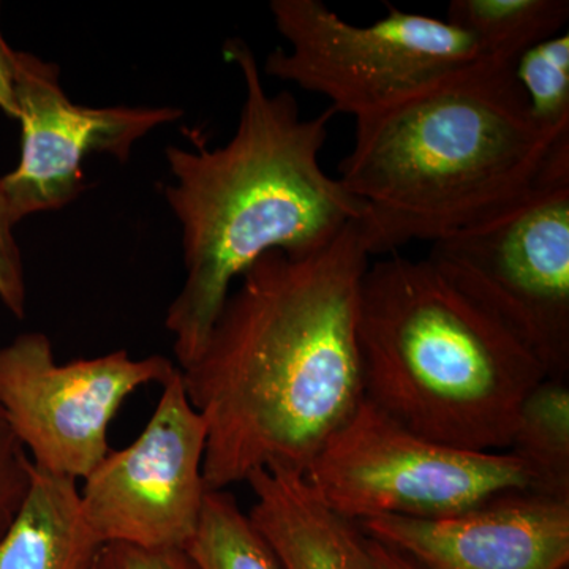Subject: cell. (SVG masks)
Instances as JSON below:
<instances>
[{
    "instance_id": "obj_1",
    "label": "cell",
    "mask_w": 569,
    "mask_h": 569,
    "mask_svg": "<svg viewBox=\"0 0 569 569\" xmlns=\"http://www.w3.org/2000/svg\"><path fill=\"white\" fill-rule=\"evenodd\" d=\"M369 244L359 222L309 253H266L236 282L181 370L208 426V490L264 468L302 475L365 400L358 317Z\"/></svg>"
},
{
    "instance_id": "obj_2",
    "label": "cell",
    "mask_w": 569,
    "mask_h": 569,
    "mask_svg": "<svg viewBox=\"0 0 569 569\" xmlns=\"http://www.w3.org/2000/svg\"><path fill=\"white\" fill-rule=\"evenodd\" d=\"M223 52L246 89L233 138L164 152L174 178L164 198L182 228L187 272L164 318L179 369L203 351L236 282L261 257L323 249L365 212L320 163L336 112L305 118L291 92L268 93L244 40Z\"/></svg>"
},
{
    "instance_id": "obj_3",
    "label": "cell",
    "mask_w": 569,
    "mask_h": 569,
    "mask_svg": "<svg viewBox=\"0 0 569 569\" xmlns=\"http://www.w3.org/2000/svg\"><path fill=\"white\" fill-rule=\"evenodd\" d=\"M339 181L372 257L437 242L529 192L569 133L531 118L515 66L485 58L355 121Z\"/></svg>"
},
{
    "instance_id": "obj_4",
    "label": "cell",
    "mask_w": 569,
    "mask_h": 569,
    "mask_svg": "<svg viewBox=\"0 0 569 569\" xmlns=\"http://www.w3.org/2000/svg\"><path fill=\"white\" fill-rule=\"evenodd\" d=\"M358 336L366 399L411 432L466 451H507L523 400L548 378L429 258L370 261Z\"/></svg>"
},
{
    "instance_id": "obj_5",
    "label": "cell",
    "mask_w": 569,
    "mask_h": 569,
    "mask_svg": "<svg viewBox=\"0 0 569 569\" xmlns=\"http://www.w3.org/2000/svg\"><path fill=\"white\" fill-rule=\"evenodd\" d=\"M430 261L545 367L569 378V137L508 208L433 242Z\"/></svg>"
},
{
    "instance_id": "obj_6",
    "label": "cell",
    "mask_w": 569,
    "mask_h": 569,
    "mask_svg": "<svg viewBox=\"0 0 569 569\" xmlns=\"http://www.w3.org/2000/svg\"><path fill=\"white\" fill-rule=\"evenodd\" d=\"M269 10L290 50L268 54L264 73L325 97L355 121L486 58L451 22L395 6L369 26L351 24L321 0H272Z\"/></svg>"
},
{
    "instance_id": "obj_7",
    "label": "cell",
    "mask_w": 569,
    "mask_h": 569,
    "mask_svg": "<svg viewBox=\"0 0 569 569\" xmlns=\"http://www.w3.org/2000/svg\"><path fill=\"white\" fill-rule=\"evenodd\" d=\"M302 478L326 508L351 522L396 516L440 519L530 490L511 452H473L418 436L362 400Z\"/></svg>"
},
{
    "instance_id": "obj_8",
    "label": "cell",
    "mask_w": 569,
    "mask_h": 569,
    "mask_svg": "<svg viewBox=\"0 0 569 569\" xmlns=\"http://www.w3.org/2000/svg\"><path fill=\"white\" fill-rule=\"evenodd\" d=\"M178 369L126 350L59 365L47 336L26 332L0 347V411L33 466L84 481L110 455L108 430L123 402Z\"/></svg>"
},
{
    "instance_id": "obj_9",
    "label": "cell",
    "mask_w": 569,
    "mask_h": 569,
    "mask_svg": "<svg viewBox=\"0 0 569 569\" xmlns=\"http://www.w3.org/2000/svg\"><path fill=\"white\" fill-rule=\"evenodd\" d=\"M206 441L208 426L190 403L178 369L162 385L137 440L110 451L82 481V518L97 542L183 549L208 492Z\"/></svg>"
},
{
    "instance_id": "obj_10",
    "label": "cell",
    "mask_w": 569,
    "mask_h": 569,
    "mask_svg": "<svg viewBox=\"0 0 569 569\" xmlns=\"http://www.w3.org/2000/svg\"><path fill=\"white\" fill-rule=\"evenodd\" d=\"M14 97L21 160L17 170L0 178L14 223L31 213L58 211L80 197L82 162L89 153H111L127 162L134 142L183 116L176 107L74 104L59 84L58 66L22 51H14Z\"/></svg>"
},
{
    "instance_id": "obj_11",
    "label": "cell",
    "mask_w": 569,
    "mask_h": 569,
    "mask_svg": "<svg viewBox=\"0 0 569 569\" xmlns=\"http://www.w3.org/2000/svg\"><path fill=\"white\" fill-rule=\"evenodd\" d=\"M370 539L426 569H568L569 501L531 490L440 519L358 522Z\"/></svg>"
},
{
    "instance_id": "obj_12",
    "label": "cell",
    "mask_w": 569,
    "mask_h": 569,
    "mask_svg": "<svg viewBox=\"0 0 569 569\" xmlns=\"http://www.w3.org/2000/svg\"><path fill=\"white\" fill-rule=\"evenodd\" d=\"M249 516L283 569H377L358 523L326 508L302 475L264 468L250 475Z\"/></svg>"
},
{
    "instance_id": "obj_13",
    "label": "cell",
    "mask_w": 569,
    "mask_h": 569,
    "mask_svg": "<svg viewBox=\"0 0 569 569\" xmlns=\"http://www.w3.org/2000/svg\"><path fill=\"white\" fill-rule=\"evenodd\" d=\"M100 548L82 518L80 481L33 466L28 496L0 537V569H89Z\"/></svg>"
},
{
    "instance_id": "obj_14",
    "label": "cell",
    "mask_w": 569,
    "mask_h": 569,
    "mask_svg": "<svg viewBox=\"0 0 569 569\" xmlns=\"http://www.w3.org/2000/svg\"><path fill=\"white\" fill-rule=\"evenodd\" d=\"M508 452L522 463L531 492L569 501V383L545 378L520 407Z\"/></svg>"
},
{
    "instance_id": "obj_15",
    "label": "cell",
    "mask_w": 569,
    "mask_h": 569,
    "mask_svg": "<svg viewBox=\"0 0 569 569\" xmlns=\"http://www.w3.org/2000/svg\"><path fill=\"white\" fill-rule=\"evenodd\" d=\"M568 0H452L447 21L470 33L486 58L509 66L539 41L565 32Z\"/></svg>"
},
{
    "instance_id": "obj_16",
    "label": "cell",
    "mask_w": 569,
    "mask_h": 569,
    "mask_svg": "<svg viewBox=\"0 0 569 569\" xmlns=\"http://www.w3.org/2000/svg\"><path fill=\"white\" fill-rule=\"evenodd\" d=\"M182 550L197 569H283L274 549L227 489L206 492L197 529Z\"/></svg>"
},
{
    "instance_id": "obj_17",
    "label": "cell",
    "mask_w": 569,
    "mask_h": 569,
    "mask_svg": "<svg viewBox=\"0 0 569 569\" xmlns=\"http://www.w3.org/2000/svg\"><path fill=\"white\" fill-rule=\"evenodd\" d=\"M518 80L533 121L550 133H569V36L539 41L516 61Z\"/></svg>"
},
{
    "instance_id": "obj_18",
    "label": "cell",
    "mask_w": 569,
    "mask_h": 569,
    "mask_svg": "<svg viewBox=\"0 0 569 569\" xmlns=\"http://www.w3.org/2000/svg\"><path fill=\"white\" fill-rule=\"evenodd\" d=\"M33 463L0 411V537L17 518L32 482Z\"/></svg>"
},
{
    "instance_id": "obj_19",
    "label": "cell",
    "mask_w": 569,
    "mask_h": 569,
    "mask_svg": "<svg viewBox=\"0 0 569 569\" xmlns=\"http://www.w3.org/2000/svg\"><path fill=\"white\" fill-rule=\"evenodd\" d=\"M14 224L9 203L0 190V301L11 316L24 318L28 291L20 247L13 234Z\"/></svg>"
},
{
    "instance_id": "obj_20",
    "label": "cell",
    "mask_w": 569,
    "mask_h": 569,
    "mask_svg": "<svg viewBox=\"0 0 569 569\" xmlns=\"http://www.w3.org/2000/svg\"><path fill=\"white\" fill-rule=\"evenodd\" d=\"M89 569H197L182 549H146L111 542L97 550Z\"/></svg>"
},
{
    "instance_id": "obj_21",
    "label": "cell",
    "mask_w": 569,
    "mask_h": 569,
    "mask_svg": "<svg viewBox=\"0 0 569 569\" xmlns=\"http://www.w3.org/2000/svg\"><path fill=\"white\" fill-rule=\"evenodd\" d=\"M14 51L0 32V110L10 118H20L14 97Z\"/></svg>"
},
{
    "instance_id": "obj_22",
    "label": "cell",
    "mask_w": 569,
    "mask_h": 569,
    "mask_svg": "<svg viewBox=\"0 0 569 569\" xmlns=\"http://www.w3.org/2000/svg\"><path fill=\"white\" fill-rule=\"evenodd\" d=\"M367 546H369V552L377 569H426L410 557L403 556L399 550L389 548L376 539L367 537Z\"/></svg>"
}]
</instances>
